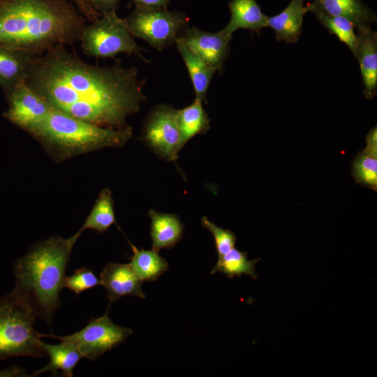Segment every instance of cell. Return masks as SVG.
Returning <instances> with one entry per match:
<instances>
[{"instance_id":"6da1fadb","label":"cell","mask_w":377,"mask_h":377,"mask_svg":"<svg viewBox=\"0 0 377 377\" xmlns=\"http://www.w3.org/2000/svg\"><path fill=\"white\" fill-rule=\"evenodd\" d=\"M25 81L52 109L104 127L127 126L147 100L135 66L91 65L61 44L36 56Z\"/></svg>"},{"instance_id":"7a4b0ae2","label":"cell","mask_w":377,"mask_h":377,"mask_svg":"<svg viewBox=\"0 0 377 377\" xmlns=\"http://www.w3.org/2000/svg\"><path fill=\"white\" fill-rule=\"evenodd\" d=\"M87 22L69 0H0V46L41 55L79 40Z\"/></svg>"},{"instance_id":"3957f363","label":"cell","mask_w":377,"mask_h":377,"mask_svg":"<svg viewBox=\"0 0 377 377\" xmlns=\"http://www.w3.org/2000/svg\"><path fill=\"white\" fill-rule=\"evenodd\" d=\"M79 236H52L35 243L13 265L15 286L12 293L35 318L51 325L61 305L63 288L71 253Z\"/></svg>"},{"instance_id":"277c9868","label":"cell","mask_w":377,"mask_h":377,"mask_svg":"<svg viewBox=\"0 0 377 377\" xmlns=\"http://www.w3.org/2000/svg\"><path fill=\"white\" fill-rule=\"evenodd\" d=\"M27 133L60 158L107 147H121L131 138L133 128L94 124L52 109Z\"/></svg>"},{"instance_id":"5b68a950","label":"cell","mask_w":377,"mask_h":377,"mask_svg":"<svg viewBox=\"0 0 377 377\" xmlns=\"http://www.w3.org/2000/svg\"><path fill=\"white\" fill-rule=\"evenodd\" d=\"M35 319L12 292L0 297V361L12 357L46 355L38 344Z\"/></svg>"},{"instance_id":"8992f818","label":"cell","mask_w":377,"mask_h":377,"mask_svg":"<svg viewBox=\"0 0 377 377\" xmlns=\"http://www.w3.org/2000/svg\"><path fill=\"white\" fill-rule=\"evenodd\" d=\"M124 24L133 38L144 40L158 52L172 45L189 27L183 13L167 8L135 6Z\"/></svg>"},{"instance_id":"52a82bcc","label":"cell","mask_w":377,"mask_h":377,"mask_svg":"<svg viewBox=\"0 0 377 377\" xmlns=\"http://www.w3.org/2000/svg\"><path fill=\"white\" fill-rule=\"evenodd\" d=\"M79 40L84 54L95 58H114L121 53L141 56L143 50L135 43L116 11L104 14L86 24Z\"/></svg>"},{"instance_id":"ba28073f","label":"cell","mask_w":377,"mask_h":377,"mask_svg":"<svg viewBox=\"0 0 377 377\" xmlns=\"http://www.w3.org/2000/svg\"><path fill=\"white\" fill-rule=\"evenodd\" d=\"M132 333L133 330L130 327L114 323L107 311L99 318H91L84 328L71 335L57 336L37 332V336L38 338L50 337L71 343L83 357L95 361L103 353L124 342Z\"/></svg>"},{"instance_id":"9c48e42d","label":"cell","mask_w":377,"mask_h":377,"mask_svg":"<svg viewBox=\"0 0 377 377\" xmlns=\"http://www.w3.org/2000/svg\"><path fill=\"white\" fill-rule=\"evenodd\" d=\"M141 139L160 158L176 162L182 149L177 110L168 104L154 106L145 120Z\"/></svg>"},{"instance_id":"30bf717a","label":"cell","mask_w":377,"mask_h":377,"mask_svg":"<svg viewBox=\"0 0 377 377\" xmlns=\"http://www.w3.org/2000/svg\"><path fill=\"white\" fill-rule=\"evenodd\" d=\"M6 96L8 108L3 117L26 132L44 119L52 110L26 81L18 83Z\"/></svg>"},{"instance_id":"8fae6325","label":"cell","mask_w":377,"mask_h":377,"mask_svg":"<svg viewBox=\"0 0 377 377\" xmlns=\"http://www.w3.org/2000/svg\"><path fill=\"white\" fill-rule=\"evenodd\" d=\"M178 39L209 66L221 72L229 54L231 40L221 30L212 33L188 27Z\"/></svg>"},{"instance_id":"7c38bea8","label":"cell","mask_w":377,"mask_h":377,"mask_svg":"<svg viewBox=\"0 0 377 377\" xmlns=\"http://www.w3.org/2000/svg\"><path fill=\"white\" fill-rule=\"evenodd\" d=\"M99 279L107 291L108 310L120 297L131 295L144 299L146 297L142 288L143 281L130 263H108L100 273Z\"/></svg>"},{"instance_id":"4fadbf2b","label":"cell","mask_w":377,"mask_h":377,"mask_svg":"<svg viewBox=\"0 0 377 377\" xmlns=\"http://www.w3.org/2000/svg\"><path fill=\"white\" fill-rule=\"evenodd\" d=\"M357 45L353 55L360 64L364 95L371 99L377 92V32L367 27L357 29Z\"/></svg>"},{"instance_id":"5bb4252c","label":"cell","mask_w":377,"mask_h":377,"mask_svg":"<svg viewBox=\"0 0 377 377\" xmlns=\"http://www.w3.org/2000/svg\"><path fill=\"white\" fill-rule=\"evenodd\" d=\"M36 55L0 46V87L8 94L25 81Z\"/></svg>"},{"instance_id":"9a60e30c","label":"cell","mask_w":377,"mask_h":377,"mask_svg":"<svg viewBox=\"0 0 377 377\" xmlns=\"http://www.w3.org/2000/svg\"><path fill=\"white\" fill-rule=\"evenodd\" d=\"M310 10H318L327 14L343 17L351 21L357 29L371 27L376 22V13L361 0H313L307 5Z\"/></svg>"},{"instance_id":"2e32d148","label":"cell","mask_w":377,"mask_h":377,"mask_svg":"<svg viewBox=\"0 0 377 377\" xmlns=\"http://www.w3.org/2000/svg\"><path fill=\"white\" fill-rule=\"evenodd\" d=\"M305 0H291L287 7L279 14L268 17L267 27L275 31L278 41L296 43L302 32V22L308 12Z\"/></svg>"},{"instance_id":"e0dca14e","label":"cell","mask_w":377,"mask_h":377,"mask_svg":"<svg viewBox=\"0 0 377 377\" xmlns=\"http://www.w3.org/2000/svg\"><path fill=\"white\" fill-rule=\"evenodd\" d=\"M228 7L230 20L221 29L227 36L232 38L233 33L239 29L259 33L267 27L268 17L262 12L256 0H231Z\"/></svg>"},{"instance_id":"ac0fdd59","label":"cell","mask_w":377,"mask_h":377,"mask_svg":"<svg viewBox=\"0 0 377 377\" xmlns=\"http://www.w3.org/2000/svg\"><path fill=\"white\" fill-rule=\"evenodd\" d=\"M39 346L46 355L50 357L49 363L29 376H36L47 371H51L52 376L58 374L61 371V376L72 377L73 370L83 357L78 349L71 343L61 341L59 344L46 343L40 340Z\"/></svg>"},{"instance_id":"d6986e66","label":"cell","mask_w":377,"mask_h":377,"mask_svg":"<svg viewBox=\"0 0 377 377\" xmlns=\"http://www.w3.org/2000/svg\"><path fill=\"white\" fill-rule=\"evenodd\" d=\"M148 215L151 220V250L158 253L163 249H170L181 240L184 225L177 215L152 209L149 210Z\"/></svg>"},{"instance_id":"ffe728a7","label":"cell","mask_w":377,"mask_h":377,"mask_svg":"<svg viewBox=\"0 0 377 377\" xmlns=\"http://www.w3.org/2000/svg\"><path fill=\"white\" fill-rule=\"evenodd\" d=\"M351 175L357 184L377 190V128L366 135V147L353 159Z\"/></svg>"},{"instance_id":"44dd1931","label":"cell","mask_w":377,"mask_h":377,"mask_svg":"<svg viewBox=\"0 0 377 377\" xmlns=\"http://www.w3.org/2000/svg\"><path fill=\"white\" fill-rule=\"evenodd\" d=\"M175 44L187 68L195 98L206 101L209 85L216 71L205 64L179 39L177 40Z\"/></svg>"},{"instance_id":"7402d4cb","label":"cell","mask_w":377,"mask_h":377,"mask_svg":"<svg viewBox=\"0 0 377 377\" xmlns=\"http://www.w3.org/2000/svg\"><path fill=\"white\" fill-rule=\"evenodd\" d=\"M178 124L182 148L193 137L206 133L210 128V119L202 106V101L195 98L188 106L177 110Z\"/></svg>"},{"instance_id":"603a6c76","label":"cell","mask_w":377,"mask_h":377,"mask_svg":"<svg viewBox=\"0 0 377 377\" xmlns=\"http://www.w3.org/2000/svg\"><path fill=\"white\" fill-rule=\"evenodd\" d=\"M112 224L117 225L113 199L111 191L106 188L99 193L89 214L75 234L80 237L83 231L88 229L102 233Z\"/></svg>"},{"instance_id":"cb8c5ba5","label":"cell","mask_w":377,"mask_h":377,"mask_svg":"<svg viewBox=\"0 0 377 377\" xmlns=\"http://www.w3.org/2000/svg\"><path fill=\"white\" fill-rule=\"evenodd\" d=\"M129 244L133 251L129 263L143 281H154L169 269L168 262L158 252L138 249L130 242Z\"/></svg>"},{"instance_id":"d4e9b609","label":"cell","mask_w":377,"mask_h":377,"mask_svg":"<svg viewBox=\"0 0 377 377\" xmlns=\"http://www.w3.org/2000/svg\"><path fill=\"white\" fill-rule=\"evenodd\" d=\"M260 258L248 260L247 253L233 248L223 256L219 257L216 263L211 271V274L222 272L229 278L242 274L249 275L253 279H257L255 265Z\"/></svg>"},{"instance_id":"484cf974","label":"cell","mask_w":377,"mask_h":377,"mask_svg":"<svg viewBox=\"0 0 377 377\" xmlns=\"http://www.w3.org/2000/svg\"><path fill=\"white\" fill-rule=\"evenodd\" d=\"M317 17L320 24L334 34L341 42L343 43L354 54L357 45V34L355 32V24L349 20L327 14L318 10H310Z\"/></svg>"},{"instance_id":"4316f807","label":"cell","mask_w":377,"mask_h":377,"mask_svg":"<svg viewBox=\"0 0 377 377\" xmlns=\"http://www.w3.org/2000/svg\"><path fill=\"white\" fill-rule=\"evenodd\" d=\"M101 285L94 272L87 267L76 269L73 274L65 276L63 288H66L73 292L77 296L84 291Z\"/></svg>"},{"instance_id":"83f0119b","label":"cell","mask_w":377,"mask_h":377,"mask_svg":"<svg viewBox=\"0 0 377 377\" xmlns=\"http://www.w3.org/2000/svg\"><path fill=\"white\" fill-rule=\"evenodd\" d=\"M202 226L214 236L218 258L235 248L236 235L230 230L223 229L211 222L207 216L201 219Z\"/></svg>"},{"instance_id":"f1b7e54d","label":"cell","mask_w":377,"mask_h":377,"mask_svg":"<svg viewBox=\"0 0 377 377\" xmlns=\"http://www.w3.org/2000/svg\"><path fill=\"white\" fill-rule=\"evenodd\" d=\"M69 1L76 7L87 22H94L101 17V15L91 6L87 0Z\"/></svg>"},{"instance_id":"f546056e","label":"cell","mask_w":377,"mask_h":377,"mask_svg":"<svg viewBox=\"0 0 377 377\" xmlns=\"http://www.w3.org/2000/svg\"><path fill=\"white\" fill-rule=\"evenodd\" d=\"M91 6L101 15L117 11L121 0H87Z\"/></svg>"},{"instance_id":"4dcf8cb0","label":"cell","mask_w":377,"mask_h":377,"mask_svg":"<svg viewBox=\"0 0 377 377\" xmlns=\"http://www.w3.org/2000/svg\"><path fill=\"white\" fill-rule=\"evenodd\" d=\"M135 6L160 8L166 9L170 0H131Z\"/></svg>"},{"instance_id":"1f68e13d","label":"cell","mask_w":377,"mask_h":377,"mask_svg":"<svg viewBox=\"0 0 377 377\" xmlns=\"http://www.w3.org/2000/svg\"><path fill=\"white\" fill-rule=\"evenodd\" d=\"M19 376H29V375L27 374L25 369L17 366H12L3 370H0V377Z\"/></svg>"}]
</instances>
